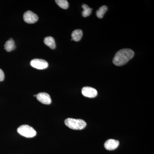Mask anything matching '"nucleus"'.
Wrapping results in <instances>:
<instances>
[{
	"instance_id": "14",
	"label": "nucleus",
	"mask_w": 154,
	"mask_h": 154,
	"mask_svg": "<svg viewBox=\"0 0 154 154\" xmlns=\"http://www.w3.org/2000/svg\"><path fill=\"white\" fill-rule=\"evenodd\" d=\"M55 2L61 8L67 9L69 8V3L66 0H56Z\"/></svg>"
},
{
	"instance_id": "9",
	"label": "nucleus",
	"mask_w": 154,
	"mask_h": 154,
	"mask_svg": "<svg viewBox=\"0 0 154 154\" xmlns=\"http://www.w3.org/2000/svg\"><path fill=\"white\" fill-rule=\"evenodd\" d=\"M4 46H5V49L8 52H10L14 50L16 48L15 42L12 38H10L6 42Z\"/></svg>"
},
{
	"instance_id": "4",
	"label": "nucleus",
	"mask_w": 154,
	"mask_h": 154,
	"mask_svg": "<svg viewBox=\"0 0 154 154\" xmlns=\"http://www.w3.org/2000/svg\"><path fill=\"white\" fill-rule=\"evenodd\" d=\"M30 65L34 68L38 69H44L48 66V63L44 60L35 59L30 61Z\"/></svg>"
},
{
	"instance_id": "7",
	"label": "nucleus",
	"mask_w": 154,
	"mask_h": 154,
	"mask_svg": "<svg viewBox=\"0 0 154 154\" xmlns=\"http://www.w3.org/2000/svg\"><path fill=\"white\" fill-rule=\"evenodd\" d=\"M36 99L39 102L45 105H50L51 99L49 94L46 93H40L36 95Z\"/></svg>"
},
{
	"instance_id": "3",
	"label": "nucleus",
	"mask_w": 154,
	"mask_h": 154,
	"mask_svg": "<svg viewBox=\"0 0 154 154\" xmlns=\"http://www.w3.org/2000/svg\"><path fill=\"white\" fill-rule=\"evenodd\" d=\"M17 131L21 135L27 138L34 137L36 134L35 130L27 125H23L19 126L17 129Z\"/></svg>"
},
{
	"instance_id": "15",
	"label": "nucleus",
	"mask_w": 154,
	"mask_h": 154,
	"mask_svg": "<svg viewBox=\"0 0 154 154\" xmlns=\"http://www.w3.org/2000/svg\"><path fill=\"white\" fill-rule=\"evenodd\" d=\"M5 74L4 72L0 69V82H2L5 79Z\"/></svg>"
},
{
	"instance_id": "1",
	"label": "nucleus",
	"mask_w": 154,
	"mask_h": 154,
	"mask_svg": "<svg viewBox=\"0 0 154 154\" xmlns=\"http://www.w3.org/2000/svg\"><path fill=\"white\" fill-rule=\"evenodd\" d=\"M134 53L131 49L125 48L119 51L113 58V62L116 66H122L127 63L134 56Z\"/></svg>"
},
{
	"instance_id": "6",
	"label": "nucleus",
	"mask_w": 154,
	"mask_h": 154,
	"mask_svg": "<svg viewBox=\"0 0 154 154\" xmlns=\"http://www.w3.org/2000/svg\"><path fill=\"white\" fill-rule=\"evenodd\" d=\"M82 92L83 96L90 98H95L98 94L96 89L89 87H84L82 89Z\"/></svg>"
},
{
	"instance_id": "13",
	"label": "nucleus",
	"mask_w": 154,
	"mask_h": 154,
	"mask_svg": "<svg viewBox=\"0 0 154 154\" xmlns=\"http://www.w3.org/2000/svg\"><path fill=\"white\" fill-rule=\"evenodd\" d=\"M82 8L83 9V11L82 14L83 17H89L92 13V11L93 9L91 8L90 7L85 4H84L82 6Z\"/></svg>"
},
{
	"instance_id": "8",
	"label": "nucleus",
	"mask_w": 154,
	"mask_h": 154,
	"mask_svg": "<svg viewBox=\"0 0 154 154\" xmlns=\"http://www.w3.org/2000/svg\"><path fill=\"white\" fill-rule=\"evenodd\" d=\"M119 142L118 140L114 139H109L106 141L104 144V146L108 150H113L118 147Z\"/></svg>"
},
{
	"instance_id": "2",
	"label": "nucleus",
	"mask_w": 154,
	"mask_h": 154,
	"mask_svg": "<svg viewBox=\"0 0 154 154\" xmlns=\"http://www.w3.org/2000/svg\"><path fill=\"white\" fill-rule=\"evenodd\" d=\"M64 122L66 126L73 130H82L87 126L85 121L82 119L69 118L65 120Z\"/></svg>"
},
{
	"instance_id": "11",
	"label": "nucleus",
	"mask_w": 154,
	"mask_h": 154,
	"mask_svg": "<svg viewBox=\"0 0 154 154\" xmlns=\"http://www.w3.org/2000/svg\"><path fill=\"white\" fill-rule=\"evenodd\" d=\"M83 36V32L80 29H77L74 30L72 33V40L76 42L80 41Z\"/></svg>"
},
{
	"instance_id": "10",
	"label": "nucleus",
	"mask_w": 154,
	"mask_h": 154,
	"mask_svg": "<svg viewBox=\"0 0 154 154\" xmlns=\"http://www.w3.org/2000/svg\"><path fill=\"white\" fill-rule=\"evenodd\" d=\"M45 44L51 49H55L56 48V43L55 40L53 37L51 36H48L45 37L44 39Z\"/></svg>"
},
{
	"instance_id": "12",
	"label": "nucleus",
	"mask_w": 154,
	"mask_h": 154,
	"mask_svg": "<svg viewBox=\"0 0 154 154\" xmlns=\"http://www.w3.org/2000/svg\"><path fill=\"white\" fill-rule=\"evenodd\" d=\"M107 11V6L105 5L102 6L99 8L98 11H96V16L99 19H102Z\"/></svg>"
},
{
	"instance_id": "5",
	"label": "nucleus",
	"mask_w": 154,
	"mask_h": 154,
	"mask_svg": "<svg viewBox=\"0 0 154 154\" xmlns=\"http://www.w3.org/2000/svg\"><path fill=\"white\" fill-rule=\"evenodd\" d=\"M23 19L26 23L33 24L38 20V17L36 14L31 11H27L24 13Z\"/></svg>"
}]
</instances>
